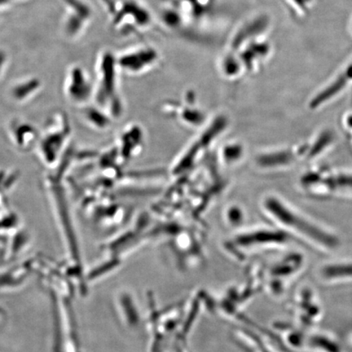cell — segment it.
I'll use <instances>...</instances> for the list:
<instances>
[{"instance_id": "16", "label": "cell", "mask_w": 352, "mask_h": 352, "mask_svg": "<svg viewBox=\"0 0 352 352\" xmlns=\"http://www.w3.org/2000/svg\"><path fill=\"white\" fill-rule=\"evenodd\" d=\"M8 1H10V0H0V6H2V4H6L8 3Z\"/></svg>"}, {"instance_id": "5", "label": "cell", "mask_w": 352, "mask_h": 352, "mask_svg": "<svg viewBox=\"0 0 352 352\" xmlns=\"http://www.w3.org/2000/svg\"><path fill=\"white\" fill-rule=\"evenodd\" d=\"M267 206L272 214H274V217L280 220L285 226L296 228L297 231H301L312 239L323 241L324 243L329 244L333 242L331 241L332 239L330 237L325 236V233L319 231L318 228L307 223L306 220L301 217L298 218L296 213L292 212L288 208H285L283 204H280V201L276 199L270 200Z\"/></svg>"}, {"instance_id": "9", "label": "cell", "mask_w": 352, "mask_h": 352, "mask_svg": "<svg viewBox=\"0 0 352 352\" xmlns=\"http://www.w3.org/2000/svg\"><path fill=\"white\" fill-rule=\"evenodd\" d=\"M68 91L70 98L78 102H82L89 98L91 87L81 69H74Z\"/></svg>"}, {"instance_id": "3", "label": "cell", "mask_w": 352, "mask_h": 352, "mask_svg": "<svg viewBox=\"0 0 352 352\" xmlns=\"http://www.w3.org/2000/svg\"><path fill=\"white\" fill-rule=\"evenodd\" d=\"M66 118V117H65ZM65 116L58 122L51 121L44 129V133L39 140V152L42 160L48 166L56 164L61 151L65 147L69 136V126Z\"/></svg>"}, {"instance_id": "11", "label": "cell", "mask_w": 352, "mask_h": 352, "mask_svg": "<svg viewBox=\"0 0 352 352\" xmlns=\"http://www.w3.org/2000/svg\"><path fill=\"white\" fill-rule=\"evenodd\" d=\"M39 85H41V82L38 79H32V80L22 83L12 90L13 98L17 100H24L33 94L35 90H37Z\"/></svg>"}, {"instance_id": "15", "label": "cell", "mask_w": 352, "mask_h": 352, "mask_svg": "<svg viewBox=\"0 0 352 352\" xmlns=\"http://www.w3.org/2000/svg\"><path fill=\"white\" fill-rule=\"evenodd\" d=\"M6 56L3 54V52L0 51V69H1L2 66L4 63V61H6Z\"/></svg>"}, {"instance_id": "10", "label": "cell", "mask_w": 352, "mask_h": 352, "mask_svg": "<svg viewBox=\"0 0 352 352\" xmlns=\"http://www.w3.org/2000/svg\"><path fill=\"white\" fill-rule=\"evenodd\" d=\"M11 135L16 146L22 151L32 148L34 143L38 139L34 127L28 124H23V123H20V124L15 123L14 125H12Z\"/></svg>"}, {"instance_id": "8", "label": "cell", "mask_w": 352, "mask_h": 352, "mask_svg": "<svg viewBox=\"0 0 352 352\" xmlns=\"http://www.w3.org/2000/svg\"><path fill=\"white\" fill-rule=\"evenodd\" d=\"M351 82H352V60L327 87L316 96L312 100V107H318L320 104L340 94L342 89L349 86Z\"/></svg>"}, {"instance_id": "4", "label": "cell", "mask_w": 352, "mask_h": 352, "mask_svg": "<svg viewBox=\"0 0 352 352\" xmlns=\"http://www.w3.org/2000/svg\"><path fill=\"white\" fill-rule=\"evenodd\" d=\"M160 55L156 48L151 45H142L132 48L117 57L120 69L126 74L139 76L156 67L160 63Z\"/></svg>"}, {"instance_id": "2", "label": "cell", "mask_w": 352, "mask_h": 352, "mask_svg": "<svg viewBox=\"0 0 352 352\" xmlns=\"http://www.w3.org/2000/svg\"><path fill=\"white\" fill-rule=\"evenodd\" d=\"M113 25L122 36H133L147 32L153 23L148 8L139 0H122L111 12Z\"/></svg>"}, {"instance_id": "14", "label": "cell", "mask_w": 352, "mask_h": 352, "mask_svg": "<svg viewBox=\"0 0 352 352\" xmlns=\"http://www.w3.org/2000/svg\"><path fill=\"white\" fill-rule=\"evenodd\" d=\"M294 10L298 12H306L309 8L311 0H286Z\"/></svg>"}, {"instance_id": "1", "label": "cell", "mask_w": 352, "mask_h": 352, "mask_svg": "<svg viewBox=\"0 0 352 352\" xmlns=\"http://www.w3.org/2000/svg\"><path fill=\"white\" fill-rule=\"evenodd\" d=\"M268 19L266 16L253 17L235 30L228 42V52L234 55L245 74L261 69L271 54V44L266 37Z\"/></svg>"}, {"instance_id": "12", "label": "cell", "mask_w": 352, "mask_h": 352, "mask_svg": "<svg viewBox=\"0 0 352 352\" xmlns=\"http://www.w3.org/2000/svg\"><path fill=\"white\" fill-rule=\"evenodd\" d=\"M64 1L73 8L74 11L76 12V15L80 16L83 20L86 21L90 19L91 15L90 8L80 0H64Z\"/></svg>"}, {"instance_id": "13", "label": "cell", "mask_w": 352, "mask_h": 352, "mask_svg": "<svg viewBox=\"0 0 352 352\" xmlns=\"http://www.w3.org/2000/svg\"><path fill=\"white\" fill-rule=\"evenodd\" d=\"M83 21L85 20L81 19L80 16L78 15L72 16L66 23V30L69 34H77L82 29Z\"/></svg>"}, {"instance_id": "6", "label": "cell", "mask_w": 352, "mask_h": 352, "mask_svg": "<svg viewBox=\"0 0 352 352\" xmlns=\"http://www.w3.org/2000/svg\"><path fill=\"white\" fill-rule=\"evenodd\" d=\"M177 11L188 25L199 23L213 12L217 0H162Z\"/></svg>"}, {"instance_id": "7", "label": "cell", "mask_w": 352, "mask_h": 352, "mask_svg": "<svg viewBox=\"0 0 352 352\" xmlns=\"http://www.w3.org/2000/svg\"><path fill=\"white\" fill-rule=\"evenodd\" d=\"M118 69L116 57L111 52H105L100 63L101 85L98 94L100 100L104 101L116 96Z\"/></svg>"}]
</instances>
